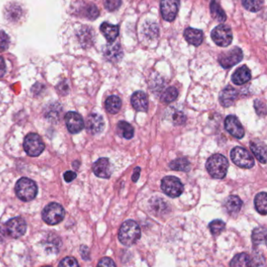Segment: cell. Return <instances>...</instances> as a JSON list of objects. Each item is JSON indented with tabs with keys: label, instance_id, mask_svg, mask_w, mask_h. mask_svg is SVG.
<instances>
[{
	"label": "cell",
	"instance_id": "1",
	"mask_svg": "<svg viewBox=\"0 0 267 267\" xmlns=\"http://www.w3.org/2000/svg\"><path fill=\"white\" fill-rule=\"evenodd\" d=\"M141 236L140 228L134 220H127L123 222L119 229V239L126 246H132L139 241Z\"/></svg>",
	"mask_w": 267,
	"mask_h": 267
},
{
	"label": "cell",
	"instance_id": "2",
	"mask_svg": "<svg viewBox=\"0 0 267 267\" xmlns=\"http://www.w3.org/2000/svg\"><path fill=\"white\" fill-rule=\"evenodd\" d=\"M228 168L229 162L222 154H213L206 162L207 171L215 179H223L227 173Z\"/></svg>",
	"mask_w": 267,
	"mask_h": 267
},
{
	"label": "cell",
	"instance_id": "3",
	"mask_svg": "<svg viewBox=\"0 0 267 267\" xmlns=\"http://www.w3.org/2000/svg\"><path fill=\"white\" fill-rule=\"evenodd\" d=\"M15 191L20 199L29 201L36 198L38 188L34 181L29 178H21L16 183Z\"/></svg>",
	"mask_w": 267,
	"mask_h": 267
},
{
	"label": "cell",
	"instance_id": "4",
	"mask_svg": "<svg viewBox=\"0 0 267 267\" xmlns=\"http://www.w3.org/2000/svg\"><path fill=\"white\" fill-rule=\"evenodd\" d=\"M64 215L65 212L64 208L55 202L46 205L42 213L44 221L49 225L60 223L64 220Z\"/></svg>",
	"mask_w": 267,
	"mask_h": 267
},
{
	"label": "cell",
	"instance_id": "5",
	"mask_svg": "<svg viewBox=\"0 0 267 267\" xmlns=\"http://www.w3.org/2000/svg\"><path fill=\"white\" fill-rule=\"evenodd\" d=\"M161 188L169 197L175 198L182 194L184 190V186L177 177L169 176L164 177L162 180Z\"/></svg>",
	"mask_w": 267,
	"mask_h": 267
},
{
	"label": "cell",
	"instance_id": "6",
	"mask_svg": "<svg viewBox=\"0 0 267 267\" xmlns=\"http://www.w3.org/2000/svg\"><path fill=\"white\" fill-rule=\"evenodd\" d=\"M232 161L236 166L244 169H251L255 165L254 158L246 149L236 147L230 152Z\"/></svg>",
	"mask_w": 267,
	"mask_h": 267
},
{
	"label": "cell",
	"instance_id": "7",
	"mask_svg": "<svg viewBox=\"0 0 267 267\" xmlns=\"http://www.w3.org/2000/svg\"><path fill=\"white\" fill-rule=\"evenodd\" d=\"M211 37L215 44L219 46L226 47L232 43L233 33L230 28L227 25H220L212 31Z\"/></svg>",
	"mask_w": 267,
	"mask_h": 267
},
{
	"label": "cell",
	"instance_id": "8",
	"mask_svg": "<svg viewBox=\"0 0 267 267\" xmlns=\"http://www.w3.org/2000/svg\"><path fill=\"white\" fill-rule=\"evenodd\" d=\"M24 148L29 156L37 157L44 152L45 144L38 134H30L25 137Z\"/></svg>",
	"mask_w": 267,
	"mask_h": 267
},
{
	"label": "cell",
	"instance_id": "9",
	"mask_svg": "<svg viewBox=\"0 0 267 267\" xmlns=\"http://www.w3.org/2000/svg\"><path fill=\"white\" fill-rule=\"evenodd\" d=\"M242 59V50L240 48L235 46L232 48L230 50L227 51L226 53L220 55L219 62L222 68L227 69L241 62Z\"/></svg>",
	"mask_w": 267,
	"mask_h": 267
},
{
	"label": "cell",
	"instance_id": "10",
	"mask_svg": "<svg viewBox=\"0 0 267 267\" xmlns=\"http://www.w3.org/2000/svg\"><path fill=\"white\" fill-rule=\"evenodd\" d=\"M160 6L164 20L170 22L174 21L179 11V0H162Z\"/></svg>",
	"mask_w": 267,
	"mask_h": 267
},
{
	"label": "cell",
	"instance_id": "11",
	"mask_svg": "<svg viewBox=\"0 0 267 267\" xmlns=\"http://www.w3.org/2000/svg\"><path fill=\"white\" fill-rule=\"evenodd\" d=\"M26 222L21 217L11 219L6 223V232L13 238H18L24 235L26 232Z\"/></svg>",
	"mask_w": 267,
	"mask_h": 267
},
{
	"label": "cell",
	"instance_id": "12",
	"mask_svg": "<svg viewBox=\"0 0 267 267\" xmlns=\"http://www.w3.org/2000/svg\"><path fill=\"white\" fill-rule=\"evenodd\" d=\"M225 129L229 134L237 139H242L245 135V130L237 117L229 115L225 119Z\"/></svg>",
	"mask_w": 267,
	"mask_h": 267
},
{
	"label": "cell",
	"instance_id": "13",
	"mask_svg": "<svg viewBox=\"0 0 267 267\" xmlns=\"http://www.w3.org/2000/svg\"><path fill=\"white\" fill-rule=\"evenodd\" d=\"M65 123L70 133L73 134H79L84 128V122L81 115L77 112L70 111L65 115Z\"/></svg>",
	"mask_w": 267,
	"mask_h": 267
},
{
	"label": "cell",
	"instance_id": "14",
	"mask_svg": "<svg viewBox=\"0 0 267 267\" xmlns=\"http://www.w3.org/2000/svg\"><path fill=\"white\" fill-rule=\"evenodd\" d=\"M92 171L96 177L102 179H109L111 176V166L108 158L98 159L92 166Z\"/></svg>",
	"mask_w": 267,
	"mask_h": 267
},
{
	"label": "cell",
	"instance_id": "15",
	"mask_svg": "<svg viewBox=\"0 0 267 267\" xmlns=\"http://www.w3.org/2000/svg\"><path fill=\"white\" fill-rule=\"evenodd\" d=\"M104 128V119L98 114H91L87 120V130L92 135L100 134Z\"/></svg>",
	"mask_w": 267,
	"mask_h": 267
},
{
	"label": "cell",
	"instance_id": "16",
	"mask_svg": "<svg viewBox=\"0 0 267 267\" xmlns=\"http://www.w3.org/2000/svg\"><path fill=\"white\" fill-rule=\"evenodd\" d=\"M238 92L232 87H226L223 89L220 94V102L222 106L229 107L233 105L237 99Z\"/></svg>",
	"mask_w": 267,
	"mask_h": 267
},
{
	"label": "cell",
	"instance_id": "17",
	"mask_svg": "<svg viewBox=\"0 0 267 267\" xmlns=\"http://www.w3.org/2000/svg\"><path fill=\"white\" fill-rule=\"evenodd\" d=\"M131 103L134 109L142 112H146L148 109V100L145 92L137 91L134 92L131 97Z\"/></svg>",
	"mask_w": 267,
	"mask_h": 267
},
{
	"label": "cell",
	"instance_id": "18",
	"mask_svg": "<svg viewBox=\"0 0 267 267\" xmlns=\"http://www.w3.org/2000/svg\"><path fill=\"white\" fill-rule=\"evenodd\" d=\"M123 52L119 44H111L106 45L104 49V57L111 62H118L123 57Z\"/></svg>",
	"mask_w": 267,
	"mask_h": 267
},
{
	"label": "cell",
	"instance_id": "19",
	"mask_svg": "<svg viewBox=\"0 0 267 267\" xmlns=\"http://www.w3.org/2000/svg\"><path fill=\"white\" fill-rule=\"evenodd\" d=\"M252 78V74L249 68L247 66L239 68L232 76V81L237 86L243 85L248 83Z\"/></svg>",
	"mask_w": 267,
	"mask_h": 267
},
{
	"label": "cell",
	"instance_id": "20",
	"mask_svg": "<svg viewBox=\"0 0 267 267\" xmlns=\"http://www.w3.org/2000/svg\"><path fill=\"white\" fill-rule=\"evenodd\" d=\"M184 37L186 42L191 45L198 46L203 42V32L198 29L188 28L184 31Z\"/></svg>",
	"mask_w": 267,
	"mask_h": 267
},
{
	"label": "cell",
	"instance_id": "21",
	"mask_svg": "<svg viewBox=\"0 0 267 267\" xmlns=\"http://www.w3.org/2000/svg\"><path fill=\"white\" fill-rule=\"evenodd\" d=\"M251 150L255 156L261 163L267 162V147L264 142L252 141L250 143Z\"/></svg>",
	"mask_w": 267,
	"mask_h": 267
},
{
	"label": "cell",
	"instance_id": "22",
	"mask_svg": "<svg viewBox=\"0 0 267 267\" xmlns=\"http://www.w3.org/2000/svg\"><path fill=\"white\" fill-rule=\"evenodd\" d=\"M100 31L109 43H113L119 36V27L117 25H111L109 23H103L100 26Z\"/></svg>",
	"mask_w": 267,
	"mask_h": 267
},
{
	"label": "cell",
	"instance_id": "23",
	"mask_svg": "<svg viewBox=\"0 0 267 267\" xmlns=\"http://www.w3.org/2000/svg\"><path fill=\"white\" fill-rule=\"evenodd\" d=\"M242 201L241 198H239L238 196L231 195L228 197L225 202V207L229 214L233 215L237 214L239 211L241 210L242 207Z\"/></svg>",
	"mask_w": 267,
	"mask_h": 267
},
{
	"label": "cell",
	"instance_id": "24",
	"mask_svg": "<svg viewBox=\"0 0 267 267\" xmlns=\"http://www.w3.org/2000/svg\"><path fill=\"white\" fill-rule=\"evenodd\" d=\"M118 133L121 136L126 138L127 139H132L134 135V129L132 125L125 122V121H120L117 126Z\"/></svg>",
	"mask_w": 267,
	"mask_h": 267
},
{
	"label": "cell",
	"instance_id": "25",
	"mask_svg": "<svg viewBox=\"0 0 267 267\" xmlns=\"http://www.w3.org/2000/svg\"><path fill=\"white\" fill-rule=\"evenodd\" d=\"M255 207L258 213L266 216L267 213V194L266 192H261L255 198Z\"/></svg>",
	"mask_w": 267,
	"mask_h": 267
},
{
	"label": "cell",
	"instance_id": "26",
	"mask_svg": "<svg viewBox=\"0 0 267 267\" xmlns=\"http://www.w3.org/2000/svg\"><path fill=\"white\" fill-rule=\"evenodd\" d=\"M122 107V100L117 96H111L107 98L105 102V107L110 114H117Z\"/></svg>",
	"mask_w": 267,
	"mask_h": 267
},
{
	"label": "cell",
	"instance_id": "27",
	"mask_svg": "<svg viewBox=\"0 0 267 267\" xmlns=\"http://www.w3.org/2000/svg\"><path fill=\"white\" fill-rule=\"evenodd\" d=\"M168 118L176 126L184 124L186 122V116L184 114L182 113V111L173 107L168 110Z\"/></svg>",
	"mask_w": 267,
	"mask_h": 267
},
{
	"label": "cell",
	"instance_id": "28",
	"mask_svg": "<svg viewBox=\"0 0 267 267\" xmlns=\"http://www.w3.org/2000/svg\"><path fill=\"white\" fill-rule=\"evenodd\" d=\"M210 12L212 17L219 22H224V21H226V13L217 2L213 1V2H211Z\"/></svg>",
	"mask_w": 267,
	"mask_h": 267
},
{
	"label": "cell",
	"instance_id": "29",
	"mask_svg": "<svg viewBox=\"0 0 267 267\" xmlns=\"http://www.w3.org/2000/svg\"><path fill=\"white\" fill-rule=\"evenodd\" d=\"M251 264H252V259L250 256L246 253H241L233 257L229 266L233 267H251Z\"/></svg>",
	"mask_w": 267,
	"mask_h": 267
},
{
	"label": "cell",
	"instance_id": "30",
	"mask_svg": "<svg viewBox=\"0 0 267 267\" xmlns=\"http://www.w3.org/2000/svg\"><path fill=\"white\" fill-rule=\"evenodd\" d=\"M267 229L264 226L256 228L252 232V242L253 245L259 246L261 244H265Z\"/></svg>",
	"mask_w": 267,
	"mask_h": 267
},
{
	"label": "cell",
	"instance_id": "31",
	"mask_svg": "<svg viewBox=\"0 0 267 267\" xmlns=\"http://www.w3.org/2000/svg\"><path fill=\"white\" fill-rule=\"evenodd\" d=\"M171 170L175 171L188 172L190 170V164L185 158H177L170 165Z\"/></svg>",
	"mask_w": 267,
	"mask_h": 267
},
{
	"label": "cell",
	"instance_id": "32",
	"mask_svg": "<svg viewBox=\"0 0 267 267\" xmlns=\"http://www.w3.org/2000/svg\"><path fill=\"white\" fill-rule=\"evenodd\" d=\"M243 6L251 12H258L264 6V0H241Z\"/></svg>",
	"mask_w": 267,
	"mask_h": 267
},
{
	"label": "cell",
	"instance_id": "33",
	"mask_svg": "<svg viewBox=\"0 0 267 267\" xmlns=\"http://www.w3.org/2000/svg\"><path fill=\"white\" fill-rule=\"evenodd\" d=\"M60 111L61 108L58 104L51 105L45 112V118L50 122H57L60 119Z\"/></svg>",
	"mask_w": 267,
	"mask_h": 267
},
{
	"label": "cell",
	"instance_id": "34",
	"mask_svg": "<svg viewBox=\"0 0 267 267\" xmlns=\"http://www.w3.org/2000/svg\"><path fill=\"white\" fill-rule=\"evenodd\" d=\"M225 226H226L225 222L220 220H213L209 224L211 232L215 236L220 235V233H222L223 229H225Z\"/></svg>",
	"mask_w": 267,
	"mask_h": 267
},
{
	"label": "cell",
	"instance_id": "35",
	"mask_svg": "<svg viewBox=\"0 0 267 267\" xmlns=\"http://www.w3.org/2000/svg\"><path fill=\"white\" fill-rule=\"evenodd\" d=\"M177 96H178V90L175 87H170L162 95V100L166 103H171L177 99Z\"/></svg>",
	"mask_w": 267,
	"mask_h": 267
},
{
	"label": "cell",
	"instance_id": "36",
	"mask_svg": "<svg viewBox=\"0 0 267 267\" xmlns=\"http://www.w3.org/2000/svg\"><path fill=\"white\" fill-rule=\"evenodd\" d=\"M21 10L19 6H16L15 5H12L11 6L6 8V15L8 18L10 20H16L19 18L21 16Z\"/></svg>",
	"mask_w": 267,
	"mask_h": 267
},
{
	"label": "cell",
	"instance_id": "37",
	"mask_svg": "<svg viewBox=\"0 0 267 267\" xmlns=\"http://www.w3.org/2000/svg\"><path fill=\"white\" fill-rule=\"evenodd\" d=\"M9 44H10V40L7 35L3 31L0 30V53L7 49L9 47Z\"/></svg>",
	"mask_w": 267,
	"mask_h": 267
},
{
	"label": "cell",
	"instance_id": "38",
	"mask_svg": "<svg viewBox=\"0 0 267 267\" xmlns=\"http://www.w3.org/2000/svg\"><path fill=\"white\" fill-rule=\"evenodd\" d=\"M122 4V0H104V6L109 11H115L119 9Z\"/></svg>",
	"mask_w": 267,
	"mask_h": 267
},
{
	"label": "cell",
	"instance_id": "39",
	"mask_svg": "<svg viewBox=\"0 0 267 267\" xmlns=\"http://www.w3.org/2000/svg\"><path fill=\"white\" fill-rule=\"evenodd\" d=\"M86 15H87L89 19L95 20L99 16V10H98L97 8H96L95 5L91 4V5H89V6L87 7Z\"/></svg>",
	"mask_w": 267,
	"mask_h": 267
},
{
	"label": "cell",
	"instance_id": "40",
	"mask_svg": "<svg viewBox=\"0 0 267 267\" xmlns=\"http://www.w3.org/2000/svg\"><path fill=\"white\" fill-rule=\"evenodd\" d=\"M78 266H79V264H78L77 260L73 257L64 258V260H61V262L59 264V267H78Z\"/></svg>",
	"mask_w": 267,
	"mask_h": 267
},
{
	"label": "cell",
	"instance_id": "41",
	"mask_svg": "<svg viewBox=\"0 0 267 267\" xmlns=\"http://www.w3.org/2000/svg\"><path fill=\"white\" fill-rule=\"evenodd\" d=\"M254 106L258 115L265 116L267 111H266V104L264 102L260 100H256Z\"/></svg>",
	"mask_w": 267,
	"mask_h": 267
},
{
	"label": "cell",
	"instance_id": "42",
	"mask_svg": "<svg viewBox=\"0 0 267 267\" xmlns=\"http://www.w3.org/2000/svg\"><path fill=\"white\" fill-rule=\"evenodd\" d=\"M99 267H116V264L114 263L113 260L108 257H104L99 262L98 264Z\"/></svg>",
	"mask_w": 267,
	"mask_h": 267
},
{
	"label": "cell",
	"instance_id": "43",
	"mask_svg": "<svg viewBox=\"0 0 267 267\" xmlns=\"http://www.w3.org/2000/svg\"><path fill=\"white\" fill-rule=\"evenodd\" d=\"M76 177H77L76 173L72 171H67L66 173L64 174V179L68 182L73 181L74 179H76Z\"/></svg>",
	"mask_w": 267,
	"mask_h": 267
},
{
	"label": "cell",
	"instance_id": "44",
	"mask_svg": "<svg viewBox=\"0 0 267 267\" xmlns=\"http://www.w3.org/2000/svg\"><path fill=\"white\" fill-rule=\"evenodd\" d=\"M140 171H141V169L139 167H135L134 169V174L132 176V179L134 182H137L138 179H139Z\"/></svg>",
	"mask_w": 267,
	"mask_h": 267
},
{
	"label": "cell",
	"instance_id": "45",
	"mask_svg": "<svg viewBox=\"0 0 267 267\" xmlns=\"http://www.w3.org/2000/svg\"><path fill=\"white\" fill-rule=\"evenodd\" d=\"M5 73H6V64L4 62L3 59L0 57V78H2Z\"/></svg>",
	"mask_w": 267,
	"mask_h": 267
},
{
	"label": "cell",
	"instance_id": "46",
	"mask_svg": "<svg viewBox=\"0 0 267 267\" xmlns=\"http://www.w3.org/2000/svg\"><path fill=\"white\" fill-rule=\"evenodd\" d=\"M3 230L2 229V227L0 226V241H2V238H3Z\"/></svg>",
	"mask_w": 267,
	"mask_h": 267
}]
</instances>
